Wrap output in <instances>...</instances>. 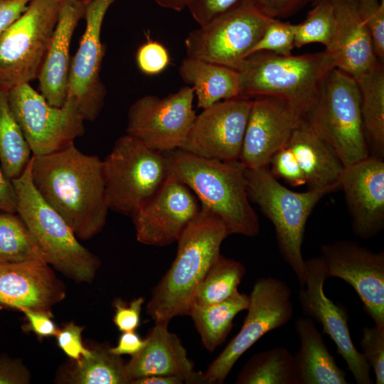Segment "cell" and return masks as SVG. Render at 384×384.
Segmentation results:
<instances>
[{
	"mask_svg": "<svg viewBox=\"0 0 384 384\" xmlns=\"http://www.w3.org/2000/svg\"><path fill=\"white\" fill-rule=\"evenodd\" d=\"M31 162L36 189L78 238L89 240L103 229L110 209L102 160L73 143L49 154L32 155Z\"/></svg>",
	"mask_w": 384,
	"mask_h": 384,
	"instance_id": "1",
	"label": "cell"
},
{
	"mask_svg": "<svg viewBox=\"0 0 384 384\" xmlns=\"http://www.w3.org/2000/svg\"><path fill=\"white\" fill-rule=\"evenodd\" d=\"M229 235L223 221L201 206L177 240L171 267L151 290L146 311L155 323L169 324L176 316L188 314L200 284Z\"/></svg>",
	"mask_w": 384,
	"mask_h": 384,
	"instance_id": "2",
	"label": "cell"
},
{
	"mask_svg": "<svg viewBox=\"0 0 384 384\" xmlns=\"http://www.w3.org/2000/svg\"><path fill=\"white\" fill-rule=\"evenodd\" d=\"M165 154L169 172L193 191L201 206L223 221L230 235L259 234V219L250 204L245 167L240 160L206 159L182 149Z\"/></svg>",
	"mask_w": 384,
	"mask_h": 384,
	"instance_id": "3",
	"label": "cell"
},
{
	"mask_svg": "<svg viewBox=\"0 0 384 384\" xmlns=\"http://www.w3.org/2000/svg\"><path fill=\"white\" fill-rule=\"evenodd\" d=\"M334 68L325 50L299 55L257 52L245 58L237 69L240 95L282 99L304 117L314 105L324 79Z\"/></svg>",
	"mask_w": 384,
	"mask_h": 384,
	"instance_id": "4",
	"label": "cell"
},
{
	"mask_svg": "<svg viewBox=\"0 0 384 384\" xmlns=\"http://www.w3.org/2000/svg\"><path fill=\"white\" fill-rule=\"evenodd\" d=\"M31 169L30 160L22 174L11 180L17 198L16 213L47 264L76 282H91L100 267V260L79 242L63 217L41 196L33 183Z\"/></svg>",
	"mask_w": 384,
	"mask_h": 384,
	"instance_id": "5",
	"label": "cell"
},
{
	"mask_svg": "<svg viewBox=\"0 0 384 384\" xmlns=\"http://www.w3.org/2000/svg\"><path fill=\"white\" fill-rule=\"evenodd\" d=\"M245 177L250 201L274 225L279 252L303 287L306 274L302 247L306 224L318 202L331 192L326 189L293 191L281 184L268 167L245 168Z\"/></svg>",
	"mask_w": 384,
	"mask_h": 384,
	"instance_id": "6",
	"label": "cell"
},
{
	"mask_svg": "<svg viewBox=\"0 0 384 384\" xmlns=\"http://www.w3.org/2000/svg\"><path fill=\"white\" fill-rule=\"evenodd\" d=\"M336 151L345 166L370 156L356 81L334 68L324 79L317 99L304 117Z\"/></svg>",
	"mask_w": 384,
	"mask_h": 384,
	"instance_id": "7",
	"label": "cell"
},
{
	"mask_svg": "<svg viewBox=\"0 0 384 384\" xmlns=\"http://www.w3.org/2000/svg\"><path fill=\"white\" fill-rule=\"evenodd\" d=\"M110 210L131 216L163 184L169 171L165 153L126 134L102 160Z\"/></svg>",
	"mask_w": 384,
	"mask_h": 384,
	"instance_id": "8",
	"label": "cell"
},
{
	"mask_svg": "<svg viewBox=\"0 0 384 384\" xmlns=\"http://www.w3.org/2000/svg\"><path fill=\"white\" fill-rule=\"evenodd\" d=\"M60 0H30L0 35V90L38 78L58 21Z\"/></svg>",
	"mask_w": 384,
	"mask_h": 384,
	"instance_id": "9",
	"label": "cell"
},
{
	"mask_svg": "<svg viewBox=\"0 0 384 384\" xmlns=\"http://www.w3.org/2000/svg\"><path fill=\"white\" fill-rule=\"evenodd\" d=\"M248 296L247 312L240 330L203 373L204 383H223L235 363L252 345L292 319V292L285 282L260 277Z\"/></svg>",
	"mask_w": 384,
	"mask_h": 384,
	"instance_id": "10",
	"label": "cell"
},
{
	"mask_svg": "<svg viewBox=\"0 0 384 384\" xmlns=\"http://www.w3.org/2000/svg\"><path fill=\"white\" fill-rule=\"evenodd\" d=\"M8 100L33 155L59 151L85 132V119L73 98L67 97L62 107H54L24 83L11 89Z\"/></svg>",
	"mask_w": 384,
	"mask_h": 384,
	"instance_id": "11",
	"label": "cell"
},
{
	"mask_svg": "<svg viewBox=\"0 0 384 384\" xmlns=\"http://www.w3.org/2000/svg\"><path fill=\"white\" fill-rule=\"evenodd\" d=\"M271 19L245 1L208 24L191 31L185 40L186 57L237 70Z\"/></svg>",
	"mask_w": 384,
	"mask_h": 384,
	"instance_id": "12",
	"label": "cell"
},
{
	"mask_svg": "<svg viewBox=\"0 0 384 384\" xmlns=\"http://www.w3.org/2000/svg\"><path fill=\"white\" fill-rule=\"evenodd\" d=\"M194 96L186 86L164 98H139L128 110L127 134L163 153L181 149L196 117Z\"/></svg>",
	"mask_w": 384,
	"mask_h": 384,
	"instance_id": "13",
	"label": "cell"
},
{
	"mask_svg": "<svg viewBox=\"0 0 384 384\" xmlns=\"http://www.w3.org/2000/svg\"><path fill=\"white\" fill-rule=\"evenodd\" d=\"M115 0H88L84 18L85 29L71 59L67 97L73 98L87 121L97 119L104 106L107 89L100 78L106 46L101 28L110 6Z\"/></svg>",
	"mask_w": 384,
	"mask_h": 384,
	"instance_id": "14",
	"label": "cell"
},
{
	"mask_svg": "<svg viewBox=\"0 0 384 384\" xmlns=\"http://www.w3.org/2000/svg\"><path fill=\"white\" fill-rule=\"evenodd\" d=\"M193 191L169 172L161 187L130 216L137 240L164 247L177 242L201 205Z\"/></svg>",
	"mask_w": 384,
	"mask_h": 384,
	"instance_id": "15",
	"label": "cell"
},
{
	"mask_svg": "<svg viewBox=\"0 0 384 384\" xmlns=\"http://www.w3.org/2000/svg\"><path fill=\"white\" fill-rule=\"evenodd\" d=\"M252 102L239 95L203 109L179 149L206 159L240 160Z\"/></svg>",
	"mask_w": 384,
	"mask_h": 384,
	"instance_id": "16",
	"label": "cell"
},
{
	"mask_svg": "<svg viewBox=\"0 0 384 384\" xmlns=\"http://www.w3.org/2000/svg\"><path fill=\"white\" fill-rule=\"evenodd\" d=\"M306 281L298 294L304 314L322 326V332L334 342L336 352L346 361L348 369L358 384H372L370 367L351 338L346 309L328 298L324 285L328 277L321 257L305 260Z\"/></svg>",
	"mask_w": 384,
	"mask_h": 384,
	"instance_id": "17",
	"label": "cell"
},
{
	"mask_svg": "<svg viewBox=\"0 0 384 384\" xmlns=\"http://www.w3.org/2000/svg\"><path fill=\"white\" fill-rule=\"evenodd\" d=\"M321 252L328 277L350 284L375 326L384 328V252L346 240L325 244Z\"/></svg>",
	"mask_w": 384,
	"mask_h": 384,
	"instance_id": "18",
	"label": "cell"
},
{
	"mask_svg": "<svg viewBox=\"0 0 384 384\" xmlns=\"http://www.w3.org/2000/svg\"><path fill=\"white\" fill-rule=\"evenodd\" d=\"M303 118L282 99L252 98L240 161L247 169L268 167L272 156L287 145Z\"/></svg>",
	"mask_w": 384,
	"mask_h": 384,
	"instance_id": "19",
	"label": "cell"
},
{
	"mask_svg": "<svg viewBox=\"0 0 384 384\" xmlns=\"http://www.w3.org/2000/svg\"><path fill=\"white\" fill-rule=\"evenodd\" d=\"M343 190L354 235L368 240L384 228V162L370 155L344 168Z\"/></svg>",
	"mask_w": 384,
	"mask_h": 384,
	"instance_id": "20",
	"label": "cell"
},
{
	"mask_svg": "<svg viewBox=\"0 0 384 384\" xmlns=\"http://www.w3.org/2000/svg\"><path fill=\"white\" fill-rule=\"evenodd\" d=\"M65 297V286L47 263L0 262L1 305L50 311Z\"/></svg>",
	"mask_w": 384,
	"mask_h": 384,
	"instance_id": "21",
	"label": "cell"
},
{
	"mask_svg": "<svg viewBox=\"0 0 384 384\" xmlns=\"http://www.w3.org/2000/svg\"><path fill=\"white\" fill-rule=\"evenodd\" d=\"M330 1L335 15V29L325 51L336 68L356 79L379 61L370 33L359 14L356 0Z\"/></svg>",
	"mask_w": 384,
	"mask_h": 384,
	"instance_id": "22",
	"label": "cell"
},
{
	"mask_svg": "<svg viewBox=\"0 0 384 384\" xmlns=\"http://www.w3.org/2000/svg\"><path fill=\"white\" fill-rule=\"evenodd\" d=\"M87 1L60 0L58 21L38 76L41 94L54 107H62L67 98L70 46Z\"/></svg>",
	"mask_w": 384,
	"mask_h": 384,
	"instance_id": "23",
	"label": "cell"
},
{
	"mask_svg": "<svg viewBox=\"0 0 384 384\" xmlns=\"http://www.w3.org/2000/svg\"><path fill=\"white\" fill-rule=\"evenodd\" d=\"M132 380L154 375H179L188 383H204L203 373L194 370L193 363L178 336L169 330V323H155L143 348L125 364Z\"/></svg>",
	"mask_w": 384,
	"mask_h": 384,
	"instance_id": "24",
	"label": "cell"
},
{
	"mask_svg": "<svg viewBox=\"0 0 384 384\" xmlns=\"http://www.w3.org/2000/svg\"><path fill=\"white\" fill-rule=\"evenodd\" d=\"M287 146L294 152L309 189L332 192L340 187L345 166L334 149L303 118Z\"/></svg>",
	"mask_w": 384,
	"mask_h": 384,
	"instance_id": "25",
	"label": "cell"
},
{
	"mask_svg": "<svg viewBox=\"0 0 384 384\" xmlns=\"http://www.w3.org/2000/svg\"><path fill=\"white\" fill-rule=\"evenodd\" d=\"M294 328L300 340L294 355L296 384H348L346 372L329 353L313 319L299 317Z\"/></svg>",
	"mask_w": 384,
	"mask_h": 384,
	"instance_id": "26",
	"label": "cell"
},
{
	"mask_svg": "<svg viewBox=\"0 0 384 384\" xmlns=\"http://www.w3.org/2000/svg\"><path fill=\"white\" fill-rule=\"evenodd\" d=\"M178 71L181 78L194 89L199 108L240 95V74L231 68L186 57Z\"/></svg>",
	"mask_w": 384,
	"mask_h": 384,
	"instance_id": "27",
	"label": "cell"
},
{
	"mask_svg": "<svg viewBox=\"0 0 384 384\" xmlns=\"http://www.w3.org/2000/svg\"><path fill=\"white\" fill-rule=\"evenodd\" d=\"M361 97V112L370 155L384 156V69L381 61L355 79Z\"/></svg>",
	"mask_w": 384,
	"mask_h": 384,
	"instance_id": "28",
	"label": "cell"
},
{
	"mask_svg": "<svg viewBox=\"0 0 384 384\" xmlns=\"http://www.w3.org/2000/svg\"><path fill=\"white\" fill-rule=\"evenodd\" d=\"M249 296L236 292L229 298L208 306L193 304L189 312L205 348L213 352L226 339L235 317L246 310Z\"/></svg>",
	"mask_w": 384,
	"mask_h": 384,
	"instance_id": "29",
	"label": "cell"
},
{
	"mask_svg": "<svg viewBox=\"0 0 384 384\" xmlns=\"http://www.w3.org/2000/svg\"><path fill=\"white\" fill-rule=\"evenodd\" d=\"M236 384H296L294 355L284 346L254 354L238 373Z\"/></svg>",
	"mask_w": 384,
	"mask_h": 384,
	"instance_id": "30",
	"label": "cell"
},
{
	"mask_svg": "<svg viewBox=\"0 0 384 384\" xmlns=\"http://www.w3.org/2000/svg\"><path fill=\"white\" fill-rule=\"evenodd\" d=\"M8 92L0 90V166L12 180L22 174L33 154L10 108Z\"/></svg>",
	"mask_w": 384,
	"mask_h": 384,
	"instance_id": "31",
	"label": "cell"
},
{
	"mask_svg": "<svg viewBox=\"0 0 384 384\" xmlns=\"http://www.w3.org/2000/svg\"><path fill=\"white\" fill-rule=\"evenodd\" d=\"M69 380L80 384L132 383L120 356L112 353L109 348L96 347L91 353L75 361Z\"/></svg>",
	"mask_w": 384,
	"mask_h": 384,
	"instance_id": "32",
	"label": "cell"
},
{
	"mask_svg": "<svg viewBox=\"0 0 384 384\" xmlns=\"http://www.w3.org/2000/svg\"><path fill=\"white\" fill-rule=\"evenodd\" d=\"M245 274L240 262L220 254L200 284L193 305L208 306L229 298L238 291Z\"/></svg>",
	"mask_w": 384,
	"mask_h": 384,
	"instance_id": "33",
	"label": "cell"
},
{
	"mask_svg": "<svg viewBox=\"0 0 384 384\" xmlns=\"http://www.w3.org/2000/svg\"><path fill=\"white\" fill-rule=\"evenodd\" d=\"M27 261L46 262L36 240L18 214L0 210V262Z\"/></svg>",
	"mask_w": 384,
	"mask_h": 384,
	"instance_id": "34",
	"label": "cell"
},
{
	"mask_svg": "<svg viewBox=\"0 0 384 384\" xmlns=\"http://www.w3.org/2000/svg\"><path fill=\"white\" fill-rule=\"evenodd\" d=\"M308 13L304 21L296 24L294 48L321 43L327 48L335 29V15L330 0H321Z\"/></svg>",
	"mask_w": 384,
	"mask_h": 384,
	"instance_id": "35",
	"label": "cell"
},
{
	"mask_svg": "<svg viewBox=\"0 0 384 384\" xmlns=\"http://www.w3.org/2000/svg\"><path fill=\"white\" fill-rule=\"evenodd\" d=\"M295 28L296 24L272 18L248 55L261 51L279 55H292Z\"/></svg>",
	"mask_w": 384,
	"mask_h": 384,
	"instance_id": "36",
	"label": "cell"
},
{
	"mask_svg": "<svg viewBox=\"0 0 384 384\" xmlns=\"http://www.w3.org/2000/svg\"><path fill=\"white\" fill-rule=\"evenodd\" d=\"M359 14L368 28L374 52L379 60L384 59V3L379 0H356Z\"/></svg>",
	"mask_w": 384,
	"mask_h": 384,
	"instance_id": "37",
	"label": "cell"
},
{
	"mask_svg": "<svg viewBox=\"0 0 384 384\" xmlns=\"http://www.w3.org/2000/svg\"><path fill=\"white\" fill-rule=\"evenodd\" d=\"M362 355L372 368L376 384L384 383V328L364 327L361 340Z\"/></svg>",
	"mask_w": 384,
	"mask_h": 384,
	"instance_id": "38",
	"label": "cell"
},
{
	"mask_svg": "<svg viewBox=\"0 0 384 384\" xmlns=\"http://www.w3.org/2000/svg\"><path fill=\"white\" fill-rule=\"evenodd\" d=\"M268 169L274 178H282L294 187L306 183L305 175L294 152L287 145L272 156Z\"/></svg>",
	"mask_w": 384,
	"mask_h": 384,
	"instance_id": "39",
	"label": "cell"
},
{
	"mask_svg": "<svg viewBox=\"0 0 384 384\" xmlns=\"http://www.w3.org/2000/svg\"><path fill=\"white\" fill-rule=\"evenodd\" d=\"M166 48L159 42L148 40L137 50L136 62L140 71L146 75H156L164 71L170 63Z\"/></svg>",
	"mask_w": 384,
	"mask_h": 384,
	"instance_id": "40",
	"label": "cell"
},
{
	"mask_svg": "<svg viewBox=\"0 0 384 384\" xmlns=\"http://www.w3.org/2000/svg\"><path fill=\"white\" fill-rule=\"evenodd\" d=\"M246 0H191L187 8L199 26H204L239 7Z\"/></svg>",
	"mask_w": 384,
	"mask_h": 384,
	"instance_id": "41",
	"label": "cell"
},
{
	"mask_svg": "<svg viewBox=\"0 0 384 384\" xmlns=\"http://www.w3.org/2000/svg\"><path fill=\"white\" fill-rule=\"evenodd\" d=\"M83 328L70 322L62 329H58L56 334L57 343L59 348L71 359L78 361L82 357L91 353V349H87L83 345L82 332Z\"/></svg>",
	"mask_w": 384,
	"mask_h": 384,
	"instance_id": "42",
	"label": "cell"
},
{
	"mask_svg": "<svg viewBox=\"0 0 384 384\" xmlns=\"http://www.w3.org/2000/svg\"><path fill=\"white\" fill-rule=\"evenodd\" d=\"M144 303L142 297H137L129 304L117 299L114 302L115 309L113 322L122 332L136 331L140 324L141 313Z\"/></svg>",
	"mask_w": 384,
	"mask_h": 384,
	"instance_id": "43",
	"label": "cell"
},
{
	"mask_svg": "<svg viewBox=\"0 0 384 384\" xmlns=\"http://www.w3.org/2000/svg\"><path fill=\"white\" fill-rule=\"evenodd\" d=\"M260 12L272 18H278L292 15L306 4L314 0H246Z\"/></svg>",
	"mask_w": 384,
	"mask_h": 384,
	"instance_id": "44",
	"label": "cell"
},
{
	"mask_svg": "<svg viewBox=\"0 0 384 384\" xmlns=\"http://www.w3.org/2000/svg\"><path fill=\"white\" fill-rule=\"evenodd\" d=\"M26 316L28 323L26 331H31L41 337L55 336L58 329L53 321L50 311L36 310L28 308L20 309Z\"/></svg>",
	"mask_w": 384,
	"mask_h": 384,
	"instance_id": "45",
	"label": "cell"
},
{
	"mask_svg": "<svg viewBox=\"0 0 384 384\" xmlns=\"http://www.w3.org/2000/svg\"><path fill=\"white\" fill-rule=\"evenodd\" d=\"M30 381V373L17 360L0 358V384H24Z\"/></svg>",
	"mask_w": 384,
	"mask_h": 384,
	"instance_id": "46",
	"label": "cell"
},
{
	"mask_svg": "<svg viewBox=\"0 0 384 384\" xmlns=\"http://www.w3.org/2000/svg\"><path fill=\"white\" fill-rule=\"evenodd\" d=\"M30 0H0V35L26 10Z\"/></svg>",
	"mask_w": 384,
	"mask_h": 384,
	"instance_id": "47",
	"label": "cell"
},
{
	"mask_svg": "<svg viewBox=\"0 0 384 384\" xmlns=\"http://www.w3.org/2000/svg\"><path fill=\"white\" fill-rule=\"evenodd\" d=\"M146 338H142L135 331H124L120 335L117 346L109 348V351L115 355L134 356L144 346Z\"/></svg>",
	"mask_w": 384,
	"mask_h": 384,
	"instance_id": "48",
	"label": "cell"
},
{
	"mask_svg": "<svg viewBox=\"0 0 384 384\" xmlns=\"http://www.w3.org/2000/svg\"><path fill=\"white\" fill-rule=\"evenodd\" d=\"M0 210L16 213L17 198L12 181L0 166Z\"/></svg>",
	"mask_w": 384,
	"mask_h": 384,
	"instance_id": "49",
	"label": "cell"
},
{
	"mask_svg": "<svg viewBox=\"0 0 384 384\" xmlns=\"http://www.w3.org/2000/svg\"><path fill=\"white\" fill-rule=\"evenodd\" d=\"M134 384H183L188 383L186 378L179 375H154L135 379Z\"/></svg>",
	"mask_w": 384,
	"mask_h": 384,
	"instance_id": "50",
	"label": "cell"
},
{
	"mask_svg": "<svg viewBox=\"0 0 384 384\" xmlns=\"http://www.w3.org/2000/svg\"><path fill=\"white\" fill-rule=\"evenodd\" d=\"M156 3L165 9L181 11L187 7L191 0H154Z\"/></svg>",
	"mask_w": 384,
	"mask_h": 384,
	"instance_id": "51",
	"label": "cell"
},
{
	"mask_svg": "<svg viewBox=\"0 0 384 384\" xmlns=\"http://www.w3.org/2000/svg\"><path fill=\"white\" fill-rule=\"evenodd\" d=\"M319 1H321V0H314V4H315L316 3H317V2Z\"/></svg>",
	"mask_w": 384,
	"mask_h": 384,
	"instance_id": "52",
	"label": "cell"
},
{
	"mask_svg": "<svg viewBox=\"0 0 384 384\" xmlns=\"http://www.w3.org/2000/svg\"><path fill=\"white\" fill-rule=\"evenodd\" d=\"M380 1H381V3H384V0H381Z\"/></svg>",
	"mask_w": 384,
	"mask_h": 384,
	"instance_id": "53",
	"label": "cell"
}]
</instances>
